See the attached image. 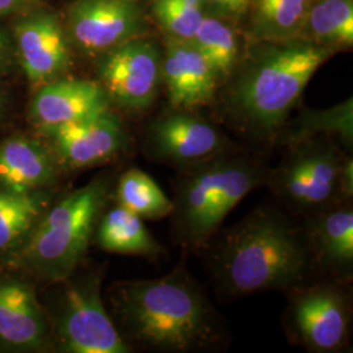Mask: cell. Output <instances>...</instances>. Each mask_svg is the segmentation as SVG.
Masks as SVG:
<instances>
[{
    "instance_id": "obj_26",
    "label": "cell",
    "mask_w": 353,
    "mask_h": 353,
    "mask_svg": "<svg viewBox=\"0 0 353 353\" xmlns=\"http://www.w3.org/2000/svg\"><path fill=\"white\" fill-rule=\"evenodd\" d=\"M204 0H154L153 12L170 37L190 41L205 12Z\"/></svg>"
},
{
    "instance_id": "obj_27",
    "label": "cell",
    "mask_w": 353,
    "mask_h": 353,
    "mask_svg": "<svg viewBox=\"0 0 353 353\" xmlns=\"http://www.w3.org/2000/svg\"><path fill=\"white\" fill-rule=\"evenodd\" d=\"M339 194L343 203L352 202L353 196V161L352 157L347 156L341 166Z\"/></svg>"
},
{
    "instance_id": "obj_13",
    "label": "cell",
    "mask_w": 353,
    "mask_h": 353,
    "mask_svg": "<svg viewBox=\"0 0 353 353\" xmlns=\"http://www.w3.org/2000/svg\"><path fill=\"white\" fill-rule=\"evenodd\" d=\"M306 217L303 228L316 268L330 280L348 283L353 270L352 202L338 203Z\"/></svg>"
},
{
    "instance_id": "obj_30",
    "label": "cell",
    "mask_w": 353,
    "mask_h": 353,
    "mask_svg": "<svg viewBox=\"0 0 353 353\" xmlns=\"http://www.w3.org/2000/svg\"><path fill=\"white\" fill-rule=\"evenodd\" d=\"M4 50H6V38L3 36V33L0 32V58L3 57Z\"/></svg>"
},
{
    "instance_id": "obj_20",
    "label": "cell",
    "mask_w": 353,
    "mask_h": 353,
    "mask_svg": "<svg viewBox=\"0 0 353 353\" xmlns=\"http://www.w3.org/2000/svg\"><path fill=\"white\" fill-rule=\"evenodd\" d=\"M252 36L265 42H288L303 30L313 0H252Z\"/></svg>"
},
{
    "instance_id": "obj_25",
    "label": "cell",
    "mask_w": 353,
    "mask_h": 353,
    "mask_svg": "<svg viewBox=\"0 0 353 353\" xmlns=\"http://www.w3.org/2000/svg\"><path fill=\"white\" fill-rule=\"evenodd\" d=\"M190 42L201 51L219 77H228L239 61V41L234 30L221 20L204 16Z\"/></svg>"
},
{
    "instance_id": "obj_1",
    "label": "cell",
    "mask_w": 353,
    "mask_h": 353,
    "mask_svg": "<svg viewBox=\"0 0 353 353\" xmlns=\"http://www.w3.org/2000/svg\"><path fill=\"white\" fill-rule=\"evenodd\" d=\"M210 265L229 296L287 292L307 283L316 270L305 228L272 207H258L224 230Z\"/></svg>"
},
{
    "instance_id": "obj_16",
    "label": "cell",
    "mask_w": 353,
    "mask_h": 353,
    "mask_svg": "<svg viewBox=\"0 0 353 353\" xmlns=\"http://www.w3.org/2000/svg\"><path fill=\"white\" fill-rule=\"evenodd\" d=\"M109 96L90 80L62 79L45 84L32 102V118L46 134L109 109Z\"/></svg>"
},
{
    "instance_id": "obj_15",
    "label": "cell",
    "mask_w": 353,
    "mask_h": 353,
    "mask_svg": "<svg viewBox=\"0 0 353 353\" xmlns=\"http://www.w3.org/2000/svg\"><path fill=\"white\" fill-rule=\"evenodd\" d=\"M161 80L176 109L192 110L214 99L220 77L190 41L170 38L161 62Z\"/></svg>"
},
{
    "instance_id": "obj_31",
    "label": "cell",
    "mask_w": 353,
    "mask_h": 353,
    "mask_svg": "<svg viewBox=\"0 0 353 353\" xmlns=\"http://www.w3.org/2000/svg\"><path fill=\"white\" fill-rule=\"evenodd\" d=\"M0 105H1V97H0Z\"/></svg>"
},
{
    "instance_id": "obj_5",
    "label": "cell",
    "mask_w": 353,
    "mask_h": 353,
    "mask_svg": "<svg viewBox=\"0 0 353 353\" xmlns=\"http://www.w3.org/2000/svg\"><path fill=\"white\" fill-rule=\"evenodd\" d=\"M109 183L94 179L68 194L42 217L23 252L41 278L63 281L75 271L88 249L108 199Z\"/></svg>"
},
{
    "instance_id": "obj_9",
    "label": "cell",
    "mask_w": 353,
    "mask_h": 353,
    "mask_svg": "<svg viewBox=\"0 0 353 353\" xmlns=\"http://www.w3.org/2000/svg\"><path fill=\"white\" fill-rule=\"evenodd\" d=\"M163 58L148 39L131 38L108 51L99 74L109 99L132 112L151 106L161 81Z\"/></svg>"
},
{
    "instance_id": "obj_17",
    "label": "cell",
    "mask_w": 353,
    "mask_h": 353,
    "mask_svg": "<svg viewBox=\"0 0 353 353\" xmlns=\"http://www.w3.org/2000/svg\"><path fill=\"white\" fill-rule=\"evenodd\" d=\"M49 328L32 287L0 276V347L13 351L42 350Z\"/></svg>"
},
{
    "instance_id": "obj_19",
    "label": "cell",
    "mask_w": 353,
    "mask_h": 353,
    "mask_svg": "<svg viewBox=\"0 0 353 353\" xmlns=\"http://www.w3.org/2000/svg\"><path fill=\"white\" fill-rule=\"evenodd\" d=\"M96 239L105 252L151 259L165 252L164 248L144 225L143 219L119 204L99 219Z\"/></svg>"
},
{
    "instance_id": "obj_10",
    "label": "cell",
    "mask_w": 353,
    "mask_h": 353,
    "mask_svg": "<svg viewBox=\"0 0 353 353\" xmlns=\"http://www.w3.org/2000/svg\"><path fill=\"white\" fill-rule=\"evenodd\" d=\"M143 148L152 161L178 169L236 151L217 127L183 109L156 119Z\"/></svg>"
},
{
    "instance_id": "obj_3",
    "label": "cell",
    "mask_w": 353,
    "mask_h": 353,
    "mask_svg": "<svg viewBox=\"0 0 353 353\" xmlns=\"http://www.w3.org/2000/svg\"><path fill=\"white\" fill-rule=\"evenodd\" d=\"M334 51L299 39L256 51L228 88L230 119L252 139L276 141L307 83Z\"/></svg>"
},
{
    "instance_id": "obj_22",
    "label": "cell",
    "mask_w": 353,
    "mask_h": 353,
    "mask_svg": "<svg viewBox=\"0 0 353 353\" xmlns=\"http://www.w3.org/2000/svg\"><path fill=\"white\" fill-rule=\"evenodd\" d=\"M41 192H13L0 188V252L11 249L34 227L45 210Z\"/></svg>"
},
{
    "instance_id": "obj_14",
    "label": "cell",
    "mask_w": 353,
    "mask_h": 353,
    "mask_svg": "<svg viewBox=\"0 0 353 353\" xmlns=\"http://www.w3.org/2000/svg\"><path fill=\"white\" fill-rule=\"evenodd\" d=\"M14 36L23 70L32 84H48L68 67V41L55 14H29L16 26Z\"/></svg>"
},
{
    "instance_id": "obj_7",
    "label": "cell",
    "mask_w": 353,
    "mask_h": 353,
    "mask_svg": "<svg viewBox=\"0 0 353 353\" xmlns=\"http://www.w3.org/2000/svg\"><path fill=\"white\" fill-rule=\"evenodd\" d=\"M287 293V330L297 344L316 353L339 352L347 347L352 312L341 283L330 279L307 281Z\"/></svg>"
},
{
    "instance_id": "obj_11",
    "label": "cell",
    "mask_w": 353,
    "mask_h": 353,
    "mask_svg": "<svg viewBox=\"0 0 353 353\" xmlns=\"http://www.w3.org/2000/svg\"><path fill=\"white\" fill-rule=\"evenodd\" d=\"M61 164L83 169L112 160L127 148V135L119 118L109 109L48 132Z\"/></svg>"
},
{
    "instance_id": "obj_8",
    "label": "cell",
    "mask_w": 353,
    "mask_h": 353,
    "mask_svg": "<svg viewBox=\"0 0 353 353\" xmlns=\"http://www.w3.org/2000/svg\"><path fill=\"white\" fill-rule=\"evenodd\" d=\"M97 276L67 281L55 328L61 348L71 353H127L131 351L101 299Z\"/></svg>"
},
{
    "instance_id": "obj_12",
    "label": "cell",
    "mask_w": 353,
    "mask_h": 353,
    "mask_svg": "<svg viewBox=\"0 0 353 353\" xmlns=\"http://www.w3.org/2000/svg\"><path fill=\"white\" fill-rule=\"evenodd\" d=\"M68 21L83 50L100 52L137 37L143 14L134 0H79L70 10Z\"/></svg>"
},
{
    "instance_id": "obj_23",
    "label": "cell",
    "mask_w": 353,
    "mask_h": 353,
    "mask_svg": "<svg viewBox=\"0 0 353 353\" xmlns=\"http://www.w3.org/2000/svg\"><path fill=\"white\" fill-rule=\"evenodd\" d=\"M117 202L141 219L159 220L172 214L173 202L154 179L140 169L123 173L117 186Z\"/></svg>"
},
{
    "instance_id": "obj_24",
    "label": "cell",
    "mask_w": 353,
    "mask_h": 353,
    "mask_svg": "<svg viewBox=\"0 0 353 353\" xmlns=\"http://www.w3.org/2000/svg\"><path fill=\"white\" fill-rule=\"evenodd\" d=\"M314 137H328L332 139H338L344 151L352 152L351 100L326 112L305 114L300 118L296 126L292 127L287 132H281L276 141L287 147L300 140L309 139Z\"/></svg>"
},
{
    "instance_id": "obj_18",
    "label": "cell",
    "mask_w": 353,
    "mask_h": 353,
    "mask_svg": "<svg viewBox=\"0 0 353 353\" xmlns=\"http://www.w3.org/2000/svg\"><path fill=\"white\" fill-rule=\"evenodd\" d=\"M57 160L36 140L11 138L0 144V188L13 192H34L52 183Z\"/></svg>"
},
{
    "instance_id": "obj_2",
    "label": "cell",
    "mask_w": 353,
    "mask_h": 353,
    "mask_svg": "<svg viewBox=\"0 0 353 353\" xmlns=\"http://www.w3.org/2000/svg\"><path fill=\"white\" fill-rule=\"evenodd\" d=\"M112 303L126 339L147 350L191 352L223 339L220 316L185 263L163 278L119 283Z\"/></svg>"
},
{
    "instance_id": "obj_21",
    "label": "cell",
    "mask_w": 353,
    "mask_h": 353,
    "mask_svg": "<svg viewBox=\"0 0 353 353\" xmlns=\"http://www.w3.org/2000/svg\"><path fill=\"white\" fill-rule=\"evenodd\" d=\"M303 29L318 45H352L353 0H313Z\"/></svg>"
},
{
    "instance_id": "obj_29",
    "label": "cell",
    "mask_w": 353,
    "mask_h": 353,
    "mask_svg": "<svg viewBox=\"0 0 353 353\" xmlns=\"http://www.w3.org/2000/svg\"><path fill=\"white\" fill-rule=\"evenodd\" d=\"M28 0H0V16L11 13L21 7Z\"/></svg>"
},
{
    "instance_id": "obj_28",
    "label": "cell",
    "mask_w": 353,
    "mask_h": 353,
    "mask_svg": "<svg viewBox=\"0 0 353 353\" xmlns=\"http://www.w3.org/2000/svg\"><path fill=\"white\" fill-rule=\"evenodd\" d=\"M211 4L214 8L227 14H240L245 12L252 0H204Z\"/></svg>"
},
{
    "instance_id": "obj_6",
    "label": "cell",
    "mask_w": 353,
    "mask_h": 353,
    "mask_svg": "<svg viewBox=\"0 0 353 353\" xmlns=\"http://www.w3.org/2000/svg\"><path fill=\"white\" fill-rule=\"evenodd\" d=\"M285 148V156L270 170L265 185L276 198L306 216L343 203L339 182L348 152L341 150L336 140L314 137Z\"/></svg>"
},
{
    "instance_id": "obj_4",
    "label": "cell",
    "mask_w": 353,
    "mask_h": 353,
    "mask_svg": "<svg viewBox=\"0 0 353 353\" xmlns=\"http://www.w3.org/2000/svg\"><path fill=\"white\" fill-rule=\"evenodd\" d=\"M263 160L237 151L179 169L174 179L172 229L188 250H201L249 194L267 185Z\"/></svg>"
}]
</instances>
